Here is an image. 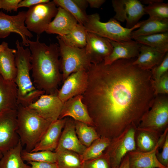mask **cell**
<instances>
[{"label": "cell", "mask_w": 168, "mask_h": 168, "mask_svg": "<svg viewBox=\"0 0 168 168\" xmlns=\"http://www.w3.org/2000/svg\"><path fill=\"white\" fill-rule=\"evenodd\" d=\"M82 95H78L65 102L58 119L69 116L75 121L94 126V123L87 107L82 101Z\"/></svg>", "instance_id": "cell-17"}, {"label": "cell", "mask_w": 168, "mask_h": 168, "mask_svg": "<svg viewBox=\"0 0 168 168\" xmlns=\"http://www.w3.org/2000/svg\"><path fill=\"white\" fill-rule=\"evenodd\" d=\"M162 147V151L160 153L159 150L158 151L156 154V157L161 164L168 167V133L166 137Z\"/></svg>", "instance_id": "cell-39"}, {"label": "cell", "mask_w": 168, "mask_h": 168, "mask_svg": "<svg viewBox=\"0 0 168 168\" xmlns=\"http://www.w3.org/2000/svg\"><path fill=\"white\" fill-rule=\"evenodd\" d=\"M75 3L82 11L85 12L88 5L87 0H73Z\"/></svg>", "instance_id": "cell-44"}, {"label": "cell", "mask_w": 168, "mask_h": 168, "mask_svg": "<svg viewBox=\"0 0 168 168\" xmlns=\"http://www.w3.org/2000/svg\"><path fill=\"white\" fill-rule=\"evenodd\" d=\"M17 97L15 81L5 79L0 75V112L6 109L17 110Z\"/></svg>", "instance_id": "cell-23"}, {"label": "cell", "mask_w": 168, "mask_h": 168, "mask_svg": "<svg viewBox=\"0 0 168 168\" xmlns=\"http://www.w3.org/2000/svg\"><path fill=\"white\" fill-rule=\"evenodd\" d=\"M27 163L30 165L31 168H58L56 163L35 161H29Z\"/></svg>", "instance_id": "cell-41"}, {"label": "cell", "mask_w": 168, "mask_h": 168, "mask_svg": "<svg viewBox=\"0 0 168 168\" xmlns=\"http://www.w3.org/2000/svg\"><path fill=\"white\" fill-rule=\"evenodd\" d=\"M49 0H21L18 4L17 7H27L29 8L35 5L44 3L48 2Z\"/></svg>", "instance_id": "cell-42"}, {"label": "cell", "mask_w": 168, "mask_h": 168, "mask_svg": "<svg viewBox=\"0 0 168 168\" xmlns=\"http://www.w3.org/2000/svg\"><path fill=\"white\" fill-rule=\"evenodd\" d=\"M168 133L165 131L160 136L158 143L152 150L142 152L137 149L128 153L130 168H168L161 164L156 157V153L162 146Z\"/></svg>", "instance_id": "cell-15"}, {"label": "cell", "mask_w": 168, "mask_h": 168, "mask_svg": "<svg viewBox=\"0 0 168 168\" xmlns=\"http://www.w3.org/2000/svg\"><path fill=\"white\" fill-rule=\"evenodd\" d=\"M113 49L111 53L103 61L105 64H110L120 59L137 58L140 52L141 44L135 40L116 42L110 40Z\"/></svg>", "instance_id": "cell-18"}, {"label": "cell", "mask_w": 168, "mask_h": 168, "mask_svg": "<svg viewBox=\"0 0 168 168\" xmlns=\"http://www.w3.org/2000/svg\"><path fill=\"white\" fill-rule=\"evenodd\" d=\"M111 2L115 12L114 18L118 21H126V28L133 27L146 14L144 7L140 1L112 0Z\"/></svg>", "instance_id": "cell-11"}, {"label": "cell", "mask_w": 168, "mask_h": 168, "mask_svg": "<svg viewBox=\"0 0 168 168\" xmlns=\"http://www.w3.org/2000/svg\"><path fill=\"white\" fill-rule=\"evenodd\" d=\"M142 21L134 26L128 28L122 26L114 18L106 22L100 21L99 15L97 13L88 15L87 20L84 25L87 32L96 34L110 40L116 42L130 41L132 40V32L140 26Z\"/></svg>", "instance_id": "cell-5"}, {"label": "cell", "mask_w": 168, "mask_h": 168, "mask_svg": "<svg viewBox=\"0 0 168 168\" xmlns=\"http://www.w3.org/2000/svg\"><path fill=\"white\" fill-rule=\"evenodd\" d=\"M16 50L7 46L0 51V75L5 79L14 81L17 68L15 63Z\"/></svg>", "instance_id": "cell-24"}, {"label": "cell", "mask_w": 168, "mask_h": 168, "mask_svg": "<svg viewBox=\"0 0 168 168\" xmlns=\"http://www.w3.org/2000/svg\"><path fill=\"white\" fill-rule=\"evenodd\" d=\"M26 12L21 11L16 15L10 16L0 10V38H5L11 33H16L21 36L23 45L29 46L27 39L32 38L33 35L25 24Z\"/></svg>", "instance_id": "cell-12"}, {"label": "cell", "mask_w": 168, "mask_h": 168, "mask_svg": "<svg viewBox=\"0 0 168 168\" xmlns=\"http://www.w3.org/2000/svg\"><path fill=\"white\" fill-rule=\"evenodd\" d=\"M145 14L149 17L161 19H168V3L163 1L157 2L144 7Z\"/></svg>", "instance_id": "cell-35"}, {"label": "cell", "mask_w": 168, "mask_h": 168, "mask_svg": "<svg viewBox=\"0 0 168 168\" xmlns=\"http://www.w3.org/2000/svg\"><path fill=\"white\" fill-rule=\"evenodd\" d=\"M58 168H82L83 162L81 155L72 151L62 150L55 152Z\"/></svg>", "instance_id": "cell-29"}, {"label": "cell", "mask_w": 168, "mask_h": 168, "mask_svg": "<svg viewBox=\"0 0 168 168\" xmlns=\"http://www.w3.org/2000/svg\"><path fill=\"white\" fill-rule=\"evenodd\" d=\"M61 59L60 70L62 72L63 82L71 74L81 69L87 71L91 63L86 54L85 48H80L69 46L58 37Z\"/></svg>", "instance_id": "cell-6"}, {"label": "cell", "mask_w": 168, "mask_h": 168, "mask_svg": "<svg viewBox=\"0 0 168 168\" xmlns=\"http://www.w3.org/2000/svg\"><path fill=\"white\" fill-rule=\"evenodd\" d=\"M85 49L91 63L97 64L103 62L111 53L113 48L109 40L87 32Z\"/></svg>", "instance_id": "cell-16"}, {"label": "cell", "mask_w": 168, "mask_h": 168, "mask_svg": "<svg viewBox=\"0 0 168 168\" xmlns=\"http://www.w3.org/2000/svg\"><path fill=\"white\" fill-rule=\"evenodd\" d=\"M87 32L83 25L78 23L68 34L57 36L69 46L83 48L86 44Z\"/></svg>", "instance_id": "cell-28"}, {"label": "cell", "mask_w": 168, "mask_h": 168, "mask_svg": "<svg viewBox=\"0 0 168 168\" xmlns=\"http://www.w3.org/2000/svg\"><path fill=\"white\" fill-rule=\"evenodd\" d=\"M21 156L24 161L45 162L56 163V154L53 151L45 150L35 152H28L25 149L22 150Z\"/></svg>", "instance_id": "cell-34"}, {"label": "cell", "mask_w": 168, "mask_h": 168, "mask_svg": "<svg viewBox=\"0 0 168 168\" xmlns=\"http://www.w3.org/2000/svg\"><path fill=\"white\" fill-rule=\"evenodd\" d=\"M90 7L91 8H99L105 1V0H87Z\"/></svg>", "instance_id": "cell-43"}, {"label": "cell", "mask_w": 168, "mask_h": 168, "mask_svg": "<svg viewBox=\"0 0 168 168\" xmlns=\"http://www.w3.org/2000/svg\"><path fill=\"white\" fill-rule=\"evenodd\" d=\"M31 52V70L34 84L46 94H56L62 80L60 73L59 46L57 43L47 45L40 42L37 35L35 41L27 39Z\"/></svg>", "instance_id": "cell-2"}, {"label": "cell", "mask_w": 168, "mask_h": 168, "mask_svg": "<svg viewBox=\"0 0 168 168\" xmlns=\"http://www.w3.org/2000/svg\"><path fill=\"white\" fill-rule=\"evenodd\" d=\"M152 77L155 82L157 81L164 74L168 72V53L167 52L162 61L151 70Z\"/></svg>", "instance_id": "cell-37"}, {"label": "cell", "mask_w": 168, "mask_h": 168, "mask_svg": "<svg viewBox=\"0 0 168 168\" xmlns=\"http://www.w3.org/2000/svg\"><path fill=\"white\" fill-rule=\"evenodd\" d=\"M16 132L22 146L31 152L39 142L52 123L40 116L28 107L19 105Z\"/></svg>", "instance_id": "cell-4"}, {"label": "cell", "mask_w": 168, "mask_h": 168, "mask_svg": "<svg viewBox=\"0 0 168 168\" xmlns=\"http://www.w3.org/2000/svg\"><path fill=\"white\" fill-rule=\"evenodd\" d=\"M57 6L53 1L29 8L26 11L25 21L28 30L37 35L45 31L52 19L57 14Z\"/></svg>", "instance_id": "cell-8"}, {"label": "cell", "mask_w": 168, "mask_h": 168, "mask_svg": "<svg viewBox=\"0 0 168 168\" xmlns=\"http://www.w3.org/2000/svg\"><path fill=\"white\" fill-rule=\"evenodd\" d=\"M63 128L55 152L67 150L82 155L87 147L81 143L77 138L75 131V120L67 119Z\"/></svg>", "instance_id": "cell-19"}, {"label": "cell", "mask_w": 168, "mask_h": 168, "mask_svg": "<svg viewBox=\"0 0 168 168\" xmlns=\"http://www.w3.org/2000/svg\"><path fill=\"white\" fill-rule=\"evenodd\" d=\"M133 39L140 44L158 49L165 53L168 52V32L141 36Z\"/></svg>", "instance_id": "cell-30"}, {"label": "cell", "mask_w": 168, "mask_h": 168, "mask_svg": "<svg viewBox=\"0 0 168 168\" xmlns=\"http://www.w3.org/2000/svg\"><path fill=\"white\" fill-rule=\"evenodd\" d=\"M17 128V110L6 109L0 112V151L2 153L19 142Z\"/></svg>", "instance_id": "cell-10"}, {"label": "cell", "mask_w": 168, "mask_h": 168, "mask_svg": "<svg viewBox=\"0 0 168 168\" xmlns=\"http://www.w3.org/2000/svg\"><path fill=\"white\" fill-rule=\"evenodd\" d=\"M141 2L145 4H147L148 5H151L154 3L163 1L162 0H142L140 1Z\"/></svg>", "instance_id": "cell-46"}, {"label": "cell", "mask_w": 168, "mask_h": 168, "mask_svg": "<svg viewBox=\"0 0 168 168\" xmlns=\"http://www.w3.org/2000/svg\"><path fill=\"white\" fill-rule=\"evenodd\" d=\"M76 19L68 12L60 7L54 19L50 22L45 32L62 36L70 33L78 24Z\"/></svg>", "instance_id": "cell-21"}, {"label": "cell", "mask_w": 168, "mask_h": 168, "mask_svg": "<svg viewBox=\"0 0 168 168\" xmlns=\"http://www.w3.org/2000/svg\"><path fill=\"white\" fill-rule=\"evenodd\" d=\"M117 168H130L128 154L124 157L120 165Z\"/></svg>", "instance_id": "cell-45"}, {"label": "cell", "mask_w": 168, "mask_h": 168, "mask_svg": "<svg viewBox=\"0 0 168 168\" xmlns=\"http://www.w3.org/2000/svg\"><path fill=\"white\" fill-rule=\"evenodd\" d=\"M21 0H0V9H3L7 12L12 11L16 12L19 3Z\"/></svg>", "instance_id": "cell-40"}, {"label": "cell", "mask_w": 168, "mask_h": 168, "mask_svg": "<svg viewBox=\"0 0 168 168\" xmlns=\"http://www.w3.org/2000/svg\"><path fill=\"white\" fill-rule=\"evenodd\" d=\"M67 118L59 119L52 122L39 142L31 152L48 150L57 148Z\"/></svg>", "instance_id": "cell-20"}, {"label": "cell", "mask_w": 168, "mask_h": 168, "mask_svg": "<svg viewBox=\"0 0 168 168\" xmlns=\"http://www.w3.org/2000/svg\"><path fill=\"white\" fill-rule=\"evenodd\" d=\"M22 145L20 140L14 147L4 152L0 159V168H31L22 160Z\"/></svg>", "instance_id": "cell-26"}, {"label": "cell", "mask_w": 168, "mask_h": 168, "mask_svg": "<svg viewBox=\"0 0 168 168\" xmlns=\"http://www.w3.org/2000/svg\"><path fill=\"white\" fill-rule=\"evenodd\" d=\"M16 44L17 49L15 60L17 73L14 81L17 87V103L18 105L28 107L45 92L37 89L31 81L30 74L31 70V52L29 49H24L18 40Z\"/></svg>", "instance_id": "cell-3"}, {"label": "cell", "mask_w": 168, "mask_h": 168, "mask_svg": "<svg viewBox=\"0 0 168 168\" xmlns=\"http://www.w3.org/2000/svg\"><path fill=\"white\" fill-rule=\"evenodd\" d=\"M75 131L81 143L86 147L100 137L94 128L85 123L75 120Z\"/></svg>", "instance_id": "cell-31"}, {"label": "cell", "mask_w": 168, "mask_h": 168, "mask_svg": "<svg viewBox=\"0 0 168 168\" xmlns=\"http://www.w3.org/2000/svg\"><path fill=\"white\" fill-rule=\"evenodd\" d=\"M63 103L57 94H44L28 107L41 117L53 122L58 119Z\"/></svg>", "instance_id": "cell-13"}, {"label": "cell", "mask_w": 168, "mask_h": 168, "mask_svg": "<svg viewBox=\"0 0 168 168\" xmlns=\"http://www.w3.org/2000/svg\"><path fill=\"white\" fill-rule=\"evenodd\" d=\"M111 140L105 137H100L94 141L81 155L84 161L99 157L105 152L110 145Z\"/></svg>", "instance_id": "cell-32"}, {"label": "cell", "mask_w": 168, "mask_h": 168, "mask_svg": "<svg viewBox=\"0 0 168 168\" xmlns=\"http://www.w3.org/2000/svg\"><path fill=\"white\" fill-rule=\"evenodd\" d=\"M161 135L137 127L135 136L136 149L142 152L152 151L157 145Z\"/></svg>", "instance_id": "cell-27"}, {"label": "cell", "mask_w": 168, "mask_h": 168, "mask_svg": "<svg viewBox=\"0 0 168 168\" xmlns=\"http://www.w3.org/2000/svg\"><path fill=\"white\" fill-rule=\"evenodd\" d=\"M168 31V19H161L149 17L142 21L137 30L131 34L132 39L137 37L164 33Z\"/></svg>", "instance_id": "cell-25"}, {"label": "cell", "mask_w": 168, "mask_h": 168, "mask_svg": "<svg viewBox=\"0 0 168 168\" xmlns=\"http://www.w3.org/2000/svg\"><path fill=\"white\" fill-rule=\"evenodd\" d=\"M134 58L110 64L91 63L82 101L100 137L112 140L129 126L138 127L155 96L150 70L133 64Z\"/></svg>", "instance_id": "cell-1"}, {"label": "cell", "mask_w": 168, "mask_h": 168, "mask_svg": "<svg viewBox=\"0 0 168 168\" xmlns=\"http://www.w3.org/2000/svg\"><path fill=\"white\" fill-rule=\"evenodd\" d=\"M137 127L132 124L118 137L111 140L105 152L109 156L112 168L118 167L128 152L136 149L135 136Z\"/></svg>", "instance_id": "cell-9"}, {"label": "cell", "mask_w": 168, "mask_h": 168, "mask_svg": "<svg viewBox=\"0 0 168 168\" xmlns=\"http://www.w3.org/2000/svg\"><path fill=\"white\" fill-rule=\"evenodd\" d=\"M166 53L158 49L141 44L139 54L134 59L133 64L144 70H150L161 63Z\"/></svg>", "instance_id": "cell-22"}, {"label": "cell", "mask_w": 168, "mask_h": 168, "mask_svg": "<svg viewBox=\"0 0 168 168\" xmlns=\"http://www.w3.org/2000/svg\"><path fill=\"white\" fill-rule=\"evenodd\" d=\"M2 152L0 151V159L2 157Z\"/></svg>", "instance_id": "cell-48"}, {"label": "cell", "mask_w": 168, "mask_h": 168, "mask_svg": "<svg viewBox=\"0 0 168 168\" xmlns=\"http://www.w3.org/2000/svg\"><path fill=\"white\" fill-rule=\"evenodd\" d=\"M82 168H112L109 156L105 152L99 157L84 161Z\"/></svg>", "instance_id": "cell-36"}, {"label": "cell", "mask_w": 168, "mask_h": 168, "mask_svg": "<svg viewBox=\"0 0 168 168\" xmlns=\"http://www.w3.org/2000/svg\"><path fill=\"white\" fill-rule=\"evenodd\" d=\"M168 95H158L138 127L162 135L168 127Z\"/></svg>", "instance_id": "cell-7"}, {"label": "cell", "mask_w": 168, "mask_h": 168, "mask_svg": "<svg viewBox=\"0 0 168 168\" xmlns=\"http://www.w3.org/2000/svg\"><path fill=\"white\" fill-rule=\"evenodd\" d=\"M57 96L63 103L76 96L82 95L88 83L87 71L81 69L70 74L63 82Z\"/></svg>", "instance_id": "cell-14"}, {"label": "cell", "mask_w": 168, "mask_h": 168, "mask_svg": "<svg viewBox=\"0 0 168 168\" xmlns=\"http://www.w3.org/2000/svg\"><path fill=\"white\" fill-rule=\"evenodd\" d=\"M152 84L155 96L168 95V72L163 75L157 81L155 82L153 80Z\"/></svg>", "instance_id": "cell-38"}, {"label": "cell", "mask_w": 168, "mask_h": 168, "mask_svg": "<svg viewBox=\"0 0 168 168\" xmlns=\"http://www.w3.org/2000/svg\"><path fill=\"white\" fill-rule=\"evenodd\" d=\"M57 6L64 9L71 14L78 23L84 25L86 22L88 15L82 10L73 0H54Z\"/></svg>", "instance_id": "cell-33"}, {"label": "cell", "mask_w": 168, "mask_h": 168, "mask_svg": "<svg viewBox=\"0 0 168 168\" xmlns=\"http://www.w3.org/2000/svg\"><path fill=\"white\" fill-rule=\"evenodd\" d=\"M8 45V43L5 42H3L0 44V51L4 49L5 47Z\"/></svg>", "instance_id": "cell-47"}]
</instances>
